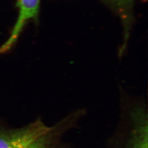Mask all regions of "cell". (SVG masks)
Here are the masks:
<instances>
[{"label": "cell", "instance_id": "1", "mask_svg": "<svg viewBox=\"0 0 148 148\" xmlns=\"http://www.w3.org/2000/svg\"><path fill=\"white\" fill-rule=\"evenodd\" d=\"M56 129L37 120L27 126L0 133V148H55Z\"/></svg>", "mask_w": 148, "mask_h": 148}, {"label": "cell", "instance_id": "2", "mask_svg": "<svg viewBox=\"0 0 148 148\" xmlns=\"http://www.w3.org/2000/svg\"><path fill=\"white\" fill-rule=\"evenodd\" d=\"M41 0H17L18 15L9 38L0 47V54L9 51L16 44L26 24L31 20L37 21Z\"/></svg>", "mask_w": 148, "mask_h": 148}, {"label": "cell", "instance_id": "3", "mask_svg": "<svg viewBox=\"0 0 148 148\" xmlns=\"http://www.w3.org/2000/svg\"><path fill=\"white\" fill-rule=\"evenodd\" d=\"M133 114L135 125L133 128L128 148H147V114L142 108L136 109Z\"/></svg>", "mask_w": 148, "mask_h": 148}, {"label": "cell", "instance_id": "4", "mask_svg": "<svg viewBox=\"0 0 148 148\" xmlns=\"http://www.w3.org/2000/svg\"><path fill=\"white\" fill-rule=\"evenodd\" d=\"M119 16L124 28L125 41L128 37L133 21V5L135 0H103Z\"/></svg>", "mask_w": 148, "mask_h": 148}]
</instances>
